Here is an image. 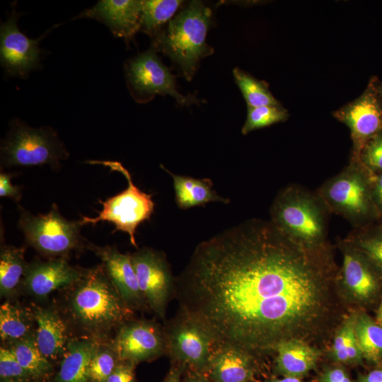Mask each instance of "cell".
<instances>
[{
	"label": "cell",
	"mask_w": 382,
	"mask_h": 382,
	"mask_svg": "<svg viewBox=\"0 0 382 382\" xmlns=\"http://www.w3.org/2000/svg\"><path fill=\"white\" fill-rule=\"evenodd\" d=\"M332 246H311L272 222L252 219L195 249L175 277L179 309L202 324L214 345L257 359L282 342L314 347L339 326L344 304Z\"/></svg>",
	"instance_id": "obj_1"
},
{
	"label": "cell",
	"mask_w": 382,
	"mask_h": 382,
	"mask_svg": "<svg viewBox=\"0 0 382 382\" xmlns=\"http://www.w3.org/2000/svg\"><path fill=\"white\" fill-rule=\"evenodd\" d=\"M60 291L57 308L76 337L108 342L122 325L134 318V311L126 304L102 263L82 269L79 280Z\"/></svg>",
	"instance_id": "obj_2"
},
{
	"label": "cell",
	"mask_w": 382,
	"mask_h": 382,
	"mask_svg": "<svg viewBox=\"0 0 382 382\" xmlns=\"http://www.w3.org/2000/svg\"><path fill=\"white\" fill-rule=\"evenodd\" d=\"M211 23L210 8L201 1H192L169 21L165 30L152 36V47L169 57L190 81L199 61L214 52L206 43Z\"/></svg>",
	"instance_id": "obj_3"
},
{
	"label": "cell",
	"mask_w": 382,
	"mask_h": 382,
	"mask_svg": "<svg viewBox=\"0 0 382 382\" xmlns=\"http://www.w3.org/2000/svg\"><path fill=\"white\" fill-rule=\"evenodd\" d=\"M329 209L317 193L299 185L282 190L271 207V222L291 238L311 246L327 243Z\"/></svg>",
	"instance_id": "obj_4"
},
{
	"label": "cell",
	"mask_w": 382,
	"mask_h": 382,
	"mask_svg": "<svg viewBox=\"0 0 382 382\" xmlns=\"http://www.w3.org/2000/svg\"><path fill=\"white\" fill-rule=\"evenodd\" d=\"M374 175L352 156L349 165L327 180L316 193L330 212L343 216L357 228L364 227L380 213L372 193Z\"/></svg>",
	"instance_id": "obj_5"
},
{
	"label": "cell",
	"mask_w": 382,
	"mask_h": 382,
	"mask_svg": "<svg viewBox=\"0 0 382 382\" xmlns=\"http://www.w3.org/2000/svg\"><path fill=\"white\" fill-rule=\"evenodd\" d=\"M68 156L52 128L30 127L19 120L11 122L1 146V163L6 166L49 165L58 168Z\"/></svg>",
	"instance_id": "obj_6"
},
{
	"label": "cell",
	"mask_w": 382,
	"mask_h": 382,
	"mask_svg": "<svg viewBox=\"0 0 382 382\" xmlns=\"http://www.w3.org/2000/svg\"><path fill=\"white\" fill-rule=\"evenodd\" d=\"M20 209L18 225L25 241L42 255L50 259L66 258L84 245L80 221L63 217L55 204L46 214L35 216L21 207Z\"/></svg>",
	"instance_id": "obj_7"
},
{
	"label": "cell",
	"mask_w": 382,
	"mask_h": 382,
	"mask_svg": "<svg viewBox=\"0 0 382 382\" xmlns=\"http://www.w3.org/2000/svg\"><path fill=\"white\" fill-rule=\"evenodd\" d=\"M88 163L101 164L111 170L120 173L126 178L128 186L120 193L105 201L99 200L103 209L98 216H82L79 220L82 225H95L100 221H109L115 226V231H121L129 235L132 245L137 248L135 232L137 226L148 220L154 209L152 196L139 190L133 183L129 172L117 161H89Z\"/></svg>",
	"instance_id": "obj_8"
},
{
	"label": "cell",
	"mask_w": 382,
	"mask_h": 382,
	"mask_svg": "<svg viewBox=\"0 0 382 382\" xmlns=\"http://www.w3.org/2000/svg\"><path fill=\"white\" fill-rule=\"evenodd\" d=\"M342 263L336 277L337 291L344 304L365 308L382 297V272L347 238L337 241Z\"/></svg>",
	"instance_id": "obj_9"
},
{
	"label": "cell",
	"mask_w": 382,
	"mask_h": 382,
	"mask_svg": "<svg viewBox=\"0 0 382 382\" xmlns=\"http://www.w3.org/2000/svg\"><path fill=\"white\" fill-rule=\"evenodd\" d=\"M167 355L172 361L194 371L205 373L214 348L207 328L178 308L175 315L163 322Z\"/></svg>",
	"instance_id": "obj_10"
},
{
	"label": "cell",
	"mask_w": 382,
	"mask_h": 382,
	"mask_svg": "<svg viewBox=\"0 0 382 382\" xmlns=\"http://www.w3.org/2000/svg\"><path fill=\"white\" fill-rule=\"evenodd\" d=\"M138 284L149 310L166 320V312L175 293V277L160 251L144 248L131 254Z\"/></svg>",
	"instance_id": "obj_11"
},
{
	"label": "cell",
	"mask_w": 382,
	"mask_h": 382,
	"mask_svg": "<svg viewBox=\"0 0 382 382\" xmlns=\"http://www.w3.org/2000/svg\"><path fill=\"white\" fill-rule=\"evenodd\" d=\"M110 342L120 360L135 364L167 354L164 326L155 320L133 318L117 330Z\"/></svg>",
	"instance_id": "obj_12"
},
{
	"label": "cell",
	"mask_w": 382,
	"mask_h": 382,
	"mask_svg": "<svg viewBox=\"0 0 382 382\" xmlns=\"http://www.w3.org/2000/svg\"><path fill=\"white\" fill-rule=\"evenodd\" d=\"M127 76L134 90L140 95H170L183 105L195 102V98L177 91L174 76L152 47L129 62Z\"/></svg>",
	"instance_id": "obj_13"
},
{
	"label": "cell",
	"mask_w": 382,
	"mask_h": 382,
	"mask_svg": "<svg viewBox=\"0 0 382 382\" xmlns=\"http://www.w3.org/2000/svg\"><path fill=\"white\" fill-rule=\"evenodd\" d=\"M18 13L13 9L0 30L1 64L8 74L25 78L40 66L39 39H31L17 25Z\"/></svg>",
	"instance_id": "obj_14"
},
{
	"label": "cell",
	"mask_w": 382,
	"mask_h": 382,
	"mask_svg": "<svg viewBox=\"0 0 382 382\" xmlns=\"http://www.w3.org/2000/svg\"><path fill=\"white\" fill-rule=\"evenodd\" d=\"M333 116L349 127L355 157L368 140L382 131V108L374 86L334 112Z\"/></svg>",
	"instance_id": "obj_15"
},
{
	"label": "cell",
	"mask_w": 382,
	"mask_h": 382,
	"mask_svg": "<svg viewBox=\"0 0 382 382\" xmlns=\"http://www.w3.org/2000/svg\"><path fill=\"white\" fill-rule=\"evenodd\" d=\"M86 247L100 258L126 304L134 311H149L138 284L131 254L122 253L111 245L99 246L88 243Z\"/></svg>",
	"instance_id": "obj_16"
},
{
	"label": "cell",
	"mask_w": 382,
	"mask_h": 382,
	"mask_svg": "<svg viewBox=\"0 0 382 382\" xmlns=\"http://www.w3.org/2000/svg\"><path fill=\"white\" fill-rule=\"evenodd\" d=\"M82 268L71 265L66 258L28 263L22 289L30 296L43 299L55 291H62L79 280Z\"/></svg>",
	"instance_id": "obj_17"
},
{
	"label": "cell",
	"mask_w": 382,
	"mask_h": 382,
	"mask_svg": "<svg viewBox=\"0 0 382 382\" xmlns=\"http://www.w3.org/2000/svg\"><path fill=\"white\" fill-rule=\"evenodd\" d=\"M32 310L39 349L52 363L61 360L69 342L75 337L68 323L57 307L34 305Z\"/></svg>",
	"instance_id": "obj_18"
},
{
	"label": "cell",
	"mask_w": 382,
	"mask_h": 382,
	"mask_svg": "<svg viewBox=\"0 0 382 382\" xmlns=\"http://www.w3.org/2000/svg\"><path fill=\"white\" fill-rule=\"evenodd\" d=\"M142 1L101 0L76 18H90L106 25L114 35L128 42L141 28Z\"/></svg>",
	"instance_id": "obj_19"
},
{
	"label": "cell",
	"mask_w": 382,
	"mask_h": 382,
	"mask_svg": "<svg viewBox=\"0 0 382 382\" xmlns=\"http://www.w3.org/2000/svg\"><path fill=\"white\" fill-rule=\"evenodd\" d=\"M257 359L233 346H216L205 374L212 382H249L254 377Z\"/></svg>",
	"instance_id": "obj_20"
},
{
	"label": "cell",
	"mask_w": 382,
	"mask_h": 382,
	"mask_svg": "<svg viewBox=\"0 0 382 382\" xmlns=\"http://www.w3.org/2000/svg\"><path fill=\"white\" fill-rule=\"evenodd\" d=\"M275 354L276 369L280 374L301 378L316 367L321 352L307 342L293 340L279 344Z\"/></svg>",
	"instance_id": "obj_21"
},
{
	"label": "cell",
	"mask_w": 382,
	"mask_h": 382,
	"mask_svg": "<svg viewBox=\"0 0 382 382\" xmlns=\"http://www.w3.org/2000/svg\"><path fill=\"white\" fill-rule=\"evenodd\" d=\"M99 342L73 337L60 360L54 382H91L89 366Z\"/></svg>",
	"instance_id": "obj_22"
},
{
	"label": "cell",
	"mask_w": 382,
	"mask_h": 382,
	"mask_svg": "<svg viewBox=\"0 0 382 382\" xmlns=\"http://www.w3.org/2000/svg\"><path fill=\"white\" fill-rule=\"evenodd\" d=\"M35 321L32 308L13 300H6L0 307V338L1 345L12 344L35 336Z\"/></svg>",
	"instance_id": "obj_23"
},
{
	"label": "cell",
	"mask_w": 382,
	"mask_h": 382,
	"mask_svg": "<svg viewBox=\"0 0 382 382\" xmlns=\"http://www.w3.org/2000/svg\"><path fill=\"white\" fill-rule=\"evenodd\" d=\"M165 170L173 178L175 200L180 208L188 209L213 202H228L212 189L213 183L210 179L178 175Z\"/></svg>",
	"instance_id": "obj_24"
},
{
	"label": "cell",
	"mask_w": 382,
	"mask_h": 382,
	"mask_svg": "<svg viewBox=\"0 0 382 382\" xmlns=\"http://www.w3.org/2000/svg\"><path fill=\"white\" fill-rule=\"evenodd\" d=\"M25 248L3 245L0 253L1 298L12 300L22 289L28 264Z\"/></svg>",
	"instance_id": "obj_25"
},
{
	"label": "cell",
	"mask_w": 382,
	"mask_h": 382,
	"mask_svg": "<svg viewBox=\"0 0 382 382\" xmlns=\"http://www.w3.org/2000/svg\"><path fill=\"white\" fill-rule=\"evenodd\" d=\"M356 316L357 311L346 315L334 333L329 355L337 363L357 365L363 362L354 328Z\"/></svg>",
	"instance_id": "obj_26"
},
{
	"label": "cell",
	"mask_w": 382,
	"mask_h": 382,
	"mask_svg": "<svg viewBox=\"0 0 382 382\" xmlns=\"http://www.w3.org/2000/svg\"><path fill=\"white\" fill-rule=\"evenodd\" d=\"M355 332L364 359L380 364L382 361V326L363 311H357Z\"/></svg>",
	"instance_id": "obj_27"
},
{
	"label": "cell",
	"mask_w": 382,
	"mask_h": 382,
	"mask_svg": "<svg viewBox=\"0 0 382 382\" xmlns=\"http://www.w3.org/2000/svg\"><path fill=\"white\" fill-rule=\"evenodd\" d=\"M22 367L34 381H43L52 371V363L39 349L35 336L15 342L10 346Z\"/></svg>",
	"instance_id": "obj_28"
},
{
	"label": "cell",
	"mask_w": 382,
	"mask_h": 382,
	"mask_svg": "<svg viewBox=\"0 0 382 382\" xmlns=\"http://www.w3.org/2000/svg\"><path fill=\"white\" fill-rule=\"evenodd\" d=\"M183 2L180 0L142 1L140 30L154 36L160 30L161 25L171 18Z\"/></svg>",
	"instance_id": "obj_29"
},
{
	"label": "cell",
	"mask_w": 382,
	"mask_h": 382,
	"mask_svg": "<svg viewBox=\"0 0 382 382\" xmlns=\"http://www.w3.org/2000/svg\"><path fill=\"white\" fill-rule=\"evenodd\" d=\"M233 73L248 107L280 105L269 91L265 82L255 79L238 68L234 69Z\"/></svg>",
	"instance_id": "obj_30"
},
{
	"label": "cell",
	"mask_w": 382,
	"mask_h": 382,
	"mask_svg": "<svg viewBox=\"0 0 382 382\" xmlns=\"http://www.w3.org/2000/svg\"><path fill=\"white\" fill-rule=\"evenodd\" d=\"M119 360L110 341L99 342L90 362L91 382H107Z\"/></svg>",
	"instance_id": "obj_31"
},
{
	"label": "cell",
	"mask_w": 382,
	"mask_h": 382,
	"mask_svg": "<svg viewBox=\"0 0 382 382\" xmlns=\"http://www.w3.org/2000/svg\"><path fill=\"white\" fill-rule=\"evenodd\" d=\"M347 238L361 250L382 272V227H359Z\"/></svg>",
	"instance_id": "obj_32"
},
{
	"label": "cell",
	"mask_w": 382,
	"mask_h": 382,
	"mask_svg": "<svg viewBox=\"0 0 382 382\" xmlns=\"http://www.w3.org/2000/svg\"><path fill=\"white\" fill-rule=\"evenodd\" d=\"M288 115L286 110L281 105L248 107L247 118L242 128V133L247 134L253 130L285 121Z\"/></svg>",
	"instance_id": "obj_33"
},
{
	"label": "cell",
	"mask_w": 382,
	"mask_h": 382,
	"mask_svg": "<svg viewBox=\"0 0 382 382\" xmlns=\"http://www.w3.org/2000/svg\"><path fill=\"white\" fill-rule=\"evenodd\" d=\"M357 158L372 173H382V131L366 142Z\"/></svg>",
	"instance_id": "obj_34"
},
{
	"label": "cell",
	"mask_w": 382,
	"mask_h": 382,
	"mask_svg": "<svg viewBox=\"0 0 382 382\" xmlns=\"http://www.w3.org/2000/svg\"><path fill=\"white\" fill-rule=\"evenodd\" d=\"M0 378H15L34 381L22 367L15 354L8 346L0 347Z\"/></svg>",
	"instance_id": "obj_35"
},
{
	"label": "cell",
	"mask_w": 382,
	"mask_h": 382,
	"mask_svg": "<svg viewBox=\"0 0 382 382\" xmlns=\"http://www.w3.org/2000/svg\"><path fill=\"white\" fill-rule=\"evenodd\" d=\"M135 364L119 360L107 382H137L135 376Z\"/></svg>",
	"instance_id": "obj_36"
},
{
	"label": "cell",
	"mask_w": 382,
	"mask_h": 382,
	"mask_svg": "<svg viewBox=\"0 0 382 382\" xmlns=\"http://www.w3.org/2000/svg\"><path fill=\"white\" fill-rule=\"evenodd\" d=\"M13 175V174L10 173H1L0 196L1 197H9L18 202L21 198L22 193L21 187L13 185L11 182Z\"/></svg>",
	"instance_id": "obj_37"
},
{
	"label": "cell",
	"mask_w": 382,
	"mask_h": 382,
	"mask_svg": "<svg viewBox=\"0 0 382 382\" xmlns=\"http://www.w3.org/2000/svg\"><path fill=\"white\" fill-rule=\"evenodd\" d=\"M318 382H353L347 371L337 366L328 369L319 378Z\"/></svg>",
	"instance_id": "obj_38"
},
{
	"label": "cell",
	"mask_w": 382,
	"mask_h": 382,
	"mask_svg": "<svg viewBox=\"0 0 382 382\" xmlns=\"http://www.w3.org/2000/svg\"><path fill=\"white\" fill-rule=\"evenodd\" d=\"M372 193L374 202L381 212H382V173L375 174L374 176Z\"/></svg>",
	"instance_id": "obj_39"
},
{
	"label": "cell",
	"mask_w": 382,
	"mask_h": 382,
	"mask_svg": "<svg viewBox=\"0 0 382 382\" xmlns=\"http://www.w3.org/2000/svg\"><path fill=\"white\" fill-rule=\"evenodd\" d=\"M357 382H382V368L376 369L366 374L360 375Z\"/></svg>",
	"instance_id": "obj_40"
},
{
	"label": "cell",
	"mask_w": 382,
	"mask_h": 382,
	"mask_svg": "<svg viewBox=\"0 0 382 382\" xmlns=\"http://www.w3.org/2000/svg\"><path fill=\"white\" fill-rule=\"evenodd\" d=\"M185 369L183 366L173 363L163 382H182L181 374Z\"/></svg>",
	"instance_id": "obj_41"
},
{
	"label": "cell",
	"mask_w": 382,
	"mask_h": 382,
	"mask_svg": "<svg viewBox=\"0 0 382 382\" xmlns=\"http://www.w3.org/2000/svg\"><path fill=\"white\" fill-rule=\"evenodd\" d=\"M189 371L183 382H212L205 373Z\"/></svg>",
	"instance_id": "obj_42"
},
{
	"label": "cell",
	"mask_w": 382,
	"mask_h": 382,
	"mask_svg": "<svg viewBox=\"0 0 382 382\" xmlns=\"http://www.w3.org/2000/svg\"><path fill=\"white\" fill-rule=\"evenodd\" d=\"M265 382H304L301 378L293 376H284L282 378H275L267 381Z\"/></svg>",
	"instance_id": "obj_43"
},
{
	"label": "cell",
	"mask_w": 382,
	"mask_h": 382,
	"mask_svg": "<svg viewBox=\"0 0 382 382\" xmlns=\"http://www.w3.org/2000/svg\"><path fill=\"white\" fill-rule=\"evenodd\" d=\"M376 320L382 326V297L381 299L379 306L376 313Z\"/></svg>",
	"instance_id": "obj_44"
},
{
	"label": "cell",
	"mask_w": 382,
	"mask_h": 382,
	"mask_svg": "<svg viewBox=\"0 0 382 382\" xmlns=\"http://www.w3.org/2000/svg\"><path fill=\"white\" fill-rule=\"evenodd\" d=\"M0 382H33V381L23 380V379L6 378V379H1Z\"/></svg>",
	"instance_id": "obj_45"
},
{
	"label": "cell",
	"mask_w": 382,
	"mask_h": 382,
	"mask_svg": "<svg viewBox=\"0 0 382 382\" xmlns=\"http://www.w3.org/2000/svg\"><path fill=\"white\" fill-rule=\"evenodd\" d=\"M381 95H382V87H381Z\"/></svg>",
	"instance_id": "obj_46"
}]
</instances>
